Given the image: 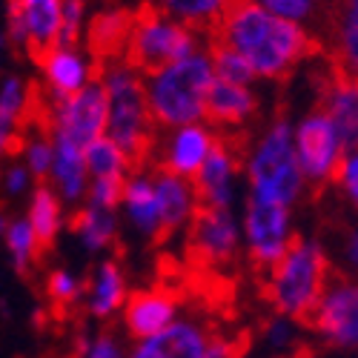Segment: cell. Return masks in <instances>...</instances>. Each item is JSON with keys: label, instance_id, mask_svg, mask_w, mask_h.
Segmentation results:
<instances>
[{"label": "cell", "instance_id": "obj_36", "mask_svg": "<svg viewBox=\"0 0 358 358\" xmlns=\"http://www.w3.org/2000/svg\"><path fill=\"white\" fill-rule=\"evenodd\" d=\"M38 184L41 181L32 175V169H29L17 155L9 158L6 164H0V198H3L6 203L26 201Z\"/></svg>", "mask_w": 358, "mask_h": 358}, {"label": "cell", "instance_id": "obj_34", "mask_svg": "<svg viewBox=\"0 0 358 358\" xmlns=\"http://www.w3.org/2000/svg\"><path fill=\"white\" fill-rule=\"evenodd\" d=\"M43 292H46V301L55 310H75L83 307V292H86V278L78 275L72 266H52L43 275Z\"/></svg>", "mask_w": 358, "mask_h": 358}, {"label": "cell", "instance_id": "obj_17", "mask_svg": "<svg viewBox=\"0 0 358 358\" xmlns=\"http://www.w3.org/2000/svg\"><path fill=\"white\" fill-rule=\"evenodd\" d=\"M64 0H6V41L38 57L61 41Z\"/></svg>", "mask_w": 358, "mask_h": 358}, {"label": "cell", "instance_id": "obj_1", "mask_svg": "<svg viewBox=\"0 0 358 358\" xmlns=\"http://www.w3.org/2000/svg\"><path fill=\"white\" fill-rule=\"evenodd\" d=\"M210 41L244 55L258 80H287L304 61L324 55V41L255 0H235Z\"/></svg>", "mask_w": 358, "mask_h": 358}, {"label": "cell", "instance_id": "obj_47", "mask_svg": "<svg viewBox=\"0 0 358 358\" xmlns=\"http://www.w3.org/2000/svg\"><path fill=\"white\" fill-rule=\"evenodd\" d=\"M355 358H358V355H355Z\"/></svg>", "mask_w": 358, "mask_h": 358}, {"label": "cell", "instance_id": "obj_13", "mask_svg": "<svg viewBox=\"0 0 358 358\" xmlns=\"http://www.w3.org/2000/svg\"><path fill=\"white\" fill-rule=\"evenodd\" d=\"M247 143L250 135H221L213 155L206 158L201 172L192 178L201 206L213 210H235V201L241 195V178L247 161Z\"/></svg>", "mask_w": 358, "mask_h": 358}, {"label": "cell", "instance_id": "obj_24", "mask_svg": "<svg viewBox=\"0 0 358 358\" xmlns=\"http://www.w3.org/2000/svg\"><path fill=\"white\" fill-rule=\"evenodd\" d=\"M46 184L66 201L72 213L78 206H83L89 195V184H92V175H89V164H86V149L66 138H55V158H52Z\"/></svg>", "mask_w": 358, "mask_h": 358}, {"label": "cell", "instance_id": "obj_4", "mask_svg": "<svg viewBox=\"0 0 358 358\" xmlns=\"http://www.w3.org/2000/svg\"><path fill=\"white\" fill-rule=\"evenodd\" d=\"M244 175L250 195L275 201L284 206H295L304 198L307 178L301 161H298L295 129L287 112H278L264 132L250 135Z\"/></svg>", "mask_w": 358, "mask_h": 358}, {"label": "cell", "instance_id": "obj_32", "mask_svg": "<svg viewBox=\"0 0 358 358\" xmlns=\"http://www.w3.org/2000/svg\"><path fill=\"white\" fill-rule=\"evenodd\" d=\"M86 164L92 178H109V181H127L129 172L141 164L135 161L121 143H115L109 135L98 138L86 146Z\"/></svg>", "mask_w": 358, "mask_h": 358}, {"label": "cell", "instance_id": "obj_38", "mask_svg": "<svg viewBox=\"0 0 358 358\" xmlns=\"http://www.w3.org/2000/svg\"><path fill=\"white\" fill-rule=\"evenodd\" d=\"M336 266L338 273L358 278V221L347 215L336 224Z\"/></svg>", "mask_w": 358, "mask_h": 358}, {"label": "cell", "instance_id": "obj_25", "mask_svg": "<svg viewBox=\"0 0 358 358\" xmlns=\"http://www.w3.org/2000/svg\"><path fill=\"white\" fill-rule=\"evenodd\" d=\"M121 227H124L121 213L101 210V206H92V203L78 206L69 221V232L78 241V247L92 258H103L115 250Z\"/></svg>", "mask_w": 358, "mask_h": 358}, {"label": "cell", "instance_id": "obj_41", "mask_svg": "<svg viewBox=\"0 0 358 358\" xmlns=\"http://www.w3.org/2000/svg\"><path fill=\"white\" fill-rule=\"evenodd\" d=\"M124 187H127V181L92 178V184H89V195H86V203L101 206V210H115V213H117V206H121V198H124Z\"/></svg>", "mask_w": 358, "mask_h": 358}, {"label": "cell", "instance_id": "obj_11", "mask_svg": "<svg viewBox=\"0 0 358 358\" xmlns=\"http://www.w3.org/2000/svg\"><path fill=\"white\" fill-rule=\"evenodd\" d=\"M313 112L330 117L347 152H358V75H350L324 55V64L313 72Z\"/></svg>", "mask_w": 358, "mask_h": 358}, {"label": "cell", "instance_id": "obj_29", "mask_svg": "<svg viewBox=\"0 0 358 358\" xmlns=\"http://www.w3.org/2000/svg\"><path fill=\"white\" fill-rule=\"evenodd\" d=\"M0 241H3L9 264L23 275L32 273L38 266V261H41V255H43L41 238H38V232L32 229V224H29V218L23 213L12 215V213L0 210Z\"/></svg>", "mask_w": 358, "mask_h": 358}, {"label": "cell", "instance_id": "obj_39", "mask_svg": "<svg viewBox=\"0 0 358 358\" xmlns=\"http://www.w3.org/2000/svg\"><path fill=\"white\" fill-rule=\"evenodd\" d=\"M255 3L295 23H307V20L321 23V12H324V0H255Z\"/></svg>", "mask_w": 358, "mask_h": 358}, {"label": "cell", "instance_id": "obj_46", "mask_svg": "<svg viewBox=\"0 0 358 358\" xmlns=\"http://www.w3.org/2000/svg\"><path fill=\"white\" fill-rule=\"evenodd\" d=\"M0 78H3V75H0Z\"/></svg>", "mask_w": 358, "mask_h": 358}, {"label": "cell", "instance_id": "obj_7", "mask_svg": "<svg viewBox=\"0 0 358 358\" xmlns=\"http://www.w3.org/2000/svg\"><path fill=\"white\" fill-rule=\"evenodd\" d=\"M241 232L247 261L258 273H266L298 238V229L292 227V206L247 192L241 210Z\"/></svg>", "mask_w": 358, "mask_h": 358}, {"label": "cell", "instance_id": "obj_6", "mask_svg": "<svg viewBox=\"0 0 358 358\" xmlns=\"http://www.w3.org/2000/svg\"><path fill=\"white\" fill-rule=\"evenodd\" d=\"M206 41L210 38H203L192 26L175 20L164 9L143 6L141 12L132 15V29L127 38L124 57L129 64H135L141 72H152L192 55Z\"/></svg>", "mask_w": 358, "mask_h": 358}, {"label": "cell", "instance_id": "obj_45", "mask_svg": "<svg viewBox=\"0 0 358 358\" xmlns=\"http://www.w3.org/2000/svg\"><path fill=\"white\" fill-rule=\"evenodd\" d=\"M229 358H244V355H229Z\"/></svg>", "mask_w": 358, "mask_h": 358}, {"label": "cell", "instance_id": "obj_37", "mask_svg": "<svg viewBox=\"0 0 358 358\" xmlns=\"http://www.w3.org/2000/svg\"><path fill=\"white\" fill-rule=\"evenodd\" d=\"M210 52H213V66H215V78H218V80L247 83V86H252V83L258 80V75H255L252 66L247 64V57L238 55L235 49L210 41Z\"/></svg>", "mask_w": 358, "mask_h": 358}, {"label": "cell", "instance_id": "obj_23", "mask_svg": "<svg viewBox=\"0 0 358 358\" xmlns=\"http://www.w3.org/2000/svg\"><path fill=\"white\" fill-rule=\"evenodd\" d=\"M258 115V95L247 83L218 80L206 101V124H213L221 135H244Z\"/></svg>", "mask_w": 358, "mask_h": 358}, {"label": "cell", "instance_id": "obj_21", "mask_svg": "<svg viewBox=\"0 0 358 358\" xmlns=\"http://www.w3.org/2000/svg\"><path fill=\"white\" fill-rule=\"evenodd\" d=\"M35 121V89L23 75L0 78V164L15 158L23 132Z\"/></svg>", "mask_w": 358, "mask_h": 358}, {"label": "cell", "instance_id": "obj_3", "mask_svg": "<svg viewBox=\"0 0 358 358\" xmlns=\"http://www.w3.org/2000/svg\"><path fill=\"white\" fill-rule=\"evenodd\" d=\"M215 86L210 41L175 64L146 72V95L152 121L161 129L206 121V101Z\"/></svg>", "mask_w": 358, "mask_h": 358}, {"label": "cell", "instance_id": "obj_28", "mask_svg": "<svg viewBox=\"0 0 358 358\" xmlns=\"http://www.w3.org/2000/svg\"><path fill=\"white\" fill-rule=\"evenodd\" d=\"M129 29H132V12H127L121 6H106V9L92 12V17H89L83 43L92 49L101 61L124 57Z\"/></svg>", "mask_w": 358, "mask_h": 358}, {"label": "cell", "instance_id": "obj_15", "mask_svg": "<svg viewBox=\"0 0 358 358\" xmlns=\"http://www.w3.org/2000/svg\"><path fill=\"white\" fill-rule=\"evenodd\" d=\"M187 247L189 255L206 270H227L244 252L241 218L235 215V210L201 206L187 229Z\"/></svg>", "mask_w": 358, "mask_h": 358}, {"label": "cell", "instance_id": "obj_2", "mask_svg": "<svg viewBox=\"0 0 358 358\" xmlns=\"http://www.w3.org/2000/svg\"><path fill=\"white\" fill-rule=\"evenodd\" d=\"M336 273L338 266L330 255V247L321 238H307L298 232L289 250L264 273V301L273 307V313L292 315L307 324Z\"/></svg>", "mask_w": 358, "mask_h": 358}, {"label": "cell", "instance_id": "obj_9", "mask_svg": "<svg viewBox=\"0 0 358 358\" xmlns=\"http://www.w3.org/2000/svg\"><path fill=\"white\" fill-rule=\"evenodd\" d=\"M295 149H298V161H301V169L307 178V189L315 198H321L330 187L341 184L350 152L341 146L330 117L310 109V115L295 129Z\"/></svg>", "mask_w": 358, "mask_h": 358}, {"label": "cell", "instance_id": "obj_26", "mask_svg": "<svg viewBox=\"0 0 358 358\" xmlns=\"http://www.w3.org/2000/svg\"><path fill=\"white\" fill-rule=\"evenodd\" d=\"M155 192H158V203H161L166 235L187 232L189 224L195 221L198 210H201L195 184L189 181V178L172 175V172L155 166Z\"/></svg>", "mask_w": 358, "mask_h": 358}, {"label": "cell", "instance_id": "obj_27", "mask_svg": "<svg viewBox=\"0 0 358 358\" xmlns=\"http://www.w3.org/2000/svg\"><path fill=\"white\" fill-rule=\"evenodd\" d=\"M69 213H72V210L66 206V201L57 195L46 181L38 184V187L32 189V195L23 201V215L29 218L32 229L38 232L43 250L55 247L57 238H61V235L69 229V221H72Z\"/></svg>", "mask_w": 358, "mask_h": 358}, {"label": "cell", "instance_id": "obj_16", "mask_svg": "<svg viewBox=\"0 0 358 358\" xmlns=\"http://www.w3.org/2000/svg\"><path fill=\"white\" fill-rule=\"evenodd\" d=\"M221 141V132L206 124H184V127H172V129H161L152 149H149L146 164H152L158 169H166L172 175L181 178H192L201 172V166L206 164V158L213 155L215 143Z\"/></svg>", "mask_w": 358, "mask_h": 358}, {"label": "cell", "instance_id": "obj_40", "mask_svg": "<svg viewBox=\"0 0 358 358\" xmlns=\"http://www.w3.org/2000/svg\"><path fill=\"white\" fill-rule=\"evenodd\" d=\"M89 17H92V12H89V0H64L61 41L64 43H83Z\"/></svg>", "mask_w": 358, "mask_h": 358}, {"label": "cell", "instance_id": "obj_20", "mask_svg": "<svg viewBox=\"0 0 358 358\" xmlns=\"http://www.w3.org/2000/svg\"><path fill=\"white\" fill-rule=\"evenodd\" d=\"M129 295L132 289L124 264L112 255H103L92 264V270L86 275L83 313L98 324H106L112 318H121V310L129 301Z\"/></svg>", "mask_w": 358, "mask_h": 358}, {"label": "cell", "instance_id": "obj_22", "mask_svg": "<svg viewBox=\"0 0 358 358\" xmlns=\"http://www.w3.org/2000/svg\"><path fill=\"white\" fill-rule=\"evenodd\" d=\"M318 29L324 32V55L358 75V0H324Z\"/></svg>", "mask_w": 358, "mask_h": 358}, {"label": "cell", "instance_id": "obj_18", "mask_svg": "<svg viewBox=\"0 0 358 358\" xmlns=\"http://www.w3.org/2000/svg\"><path fill=\"white\" fill-rule=\"evenodd\" d=\"M121 221L124 227L138 238V241H164L166 227H164V215H161V203H158V192H155V166L141 161L124 187V198H121Z\"/></svg>", "mask_w": 358, "mask_h": 358}, {"label": "cell", "instance_id": "obj_10", "mask_svg": "<svg viewBox=\"0 0 358 358\" xmlns=\"http://www.w3.org/2000/svg\"><path fill=\"white\" fill-rule=\"evenodd\" d=\"M43 103L64 101L75 92H83L101 78V57L86 43H64L57 41L46 52L35 57Z\"/></svg>", "mask_w": 358, "mask_h": 358}, {"label": "cell", "instance_id": "obj_42", "mask_svg": "<svg viewBox=\"0 0 358 358\" xmlns=\"http://www.w3.org/2000/svg\"><path fill=\"white\" fill-rule=\"evenodd\" d=\"M338 189H341V195H344L347 210L358 213V152H352V155L347 158V166H344V175H341Z\"/></svg>", "mask_w": 358, "mask_h": 358}, {"label": "cell", "instance_id": "obj_14", "mask_svg": "<svg viewBox=\"0 0 358 358\" xmlns=\"http://www.w3.org/2000/svg\"><path fill=\"white\" fill-rule=\"evenodd\" d=\"M41 117L55 138H66L86 149L92 141L106 135L109 109H106V92L101 80H95L83 92H75L64 101L43 103Z\"/></svg>", "mask_w": 358, "mask_h": 358}, {"label": "cell", "instance_id": "obj_31", "mask_svg": "<svg viewBox=\"0 0 358 358\" xmlns=\"http://www.w3.org/2000/svg\"><path fill=\"white\" fill-rule=\"evenodd\" d=\"M232 3L235 0H155L158 9H164L175 20L192 26L203 38H210L215 32L224 15L232 9Z\"/></svg>", "mask_w": 358, "mask_h": 358}, {"label": "cell", "instance_id": "obj_12", "mask_svg": "<svg viewBox=\"0 0 358 358\" xmlns=\"http://www.w3.org/2000/svg\"><path fill=\"white\" fill-rule=\"evenodd\" d=\"M232 344L218 336L203 318L181 315L164 333L132 341L129 358H229Z\"/></svg>", "mask_w": 358, "mask_h": 358}, {"label": "cell", "instance_id": "obj_43", "mask_svg": "<svg viewBox=\"0 0 358 358\" xmlns=\"http://www.w3.org/2000/svg\"><path fill=\"white\" fill-rule=\"evenodd\" d=\"M292 358H318V355H313V352L304 350V352H298V355H292Z\"/></svg>", "mask_w": 358, "mask_h": 358}, {"label": "cell", "instance_id": "obj_19", "mask_svg": "<svg viewBox=\"0 0 358 358\" xmlns=\"http://www.w3.org/2000/svg\"><path fill=\"white\" fill-rule=\"evenodd\" d=\"M181 295L169 287H143L132 289L129 301L121 310V333L129 341H143L164 333L181 318Z\"/></svg>", "mask_w": 358, "mask_h": 358}, {"label": "cell", "instance_id": "obj_8", "mask_svg": "<svg viewBox=\"0 0 358 358\" xmlns=\"http://www.w3.org/2000/svg\"><path fill=\"white\" fill-rule=\"evenodd\" d=\"M310 336L330 352L358 355V278L336 273L324 298L307 318Z\"/></svg>", "mask_w": 358, "mask_h": 358}, {"label": "cell", "instance_id": "obj_44", "mask_svg": "<svg viewBox=\"0 0 358 358\" xmlns=\"http://www.w3.org/2000/svg\"><path fill=\"white\" fill-rule=\"evenodd\" d=\"M0 9H6V0H0Z\"/></svg>", "mask_w": 358, "mask_h": 358}, {"label": "cell", "instance_id": "obj_5", "mask_svg": "<svg viewBox=\"0 0 358 358\" xmlns=\"http://www.w3.org/2000/svg\"><path fill=\"white\" fill-rule=\"evenodd\" d=\"M101 86L106 92V135L121 143L135 161H146L158 138L146 95V72H141L127 57H112L101 64Z\"/></svg>", "mask_w": 358, "mask_h": 358}, {"label": "cell", "instance_id": "obj_33", "mask_svg": "<svg viewBox=\"0 0 358 358\" xmlns=\"http://www.w3.org/2000/svg\"><path fill=\"white\" fill-rule=\"evenodd\" d=\"M15 155H17L29 169H32V175L38 178L41 184L49 178L52 158H55V138H52L49 127L43 124V117H35V121L29 124V129L23 132L20 146H17Z\"/></svg>", "mask_w": 358, "mask_h": 358}, {"label": "cell", "instance_id": "obj_30", "mask_svg": "<svg viewBox=\"0 0 358 358\" xmlns=\"http://www.w3.org/2000/svg\"><path fill=\"white\" fill-rule=\"evenodd\" d=\"M304 333H310L304 321H298L292 315H281V313H270L258 330V341L264 344V350H270L273 358H292L307 350Z\"/></svg>", "mask_w": 358, "mask_h": 358}, {"label": "cell", "instance_id": "obj_35", "mask_svg": "<svg viewBox=\"0 0 358 358\" xmlns=\"http://www.w3.org/2000/svg\"><path fill=\"white\" fill-rule=\"evenodd\" d=\"M129 350H132V341L124 333L95 330L80 336L75 358H129Z\"/></svg>", "mask_w": 358, "mask_h": 358}]
</instances>
